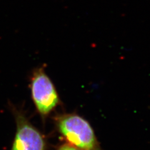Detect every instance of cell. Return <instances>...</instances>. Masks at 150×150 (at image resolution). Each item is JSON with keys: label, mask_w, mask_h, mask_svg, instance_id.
Listing matches in <instances>:
<instances>
[{"label": "cell", "mask_w": 150, "mask_h": 150, "mask_svg": "<svg viewBox=\"0 0 150 150\" xmlns=\"http://www.w3.org/2000/svg\"><path fill=\"white\" fill-rule=\"evenodd\" d=\"M30 88L33 101L41 115H48L59 104L57 90L44 67L38 68L33 71Z\"/></svg>", "instance_id": "7a4b0ae2"}, {"label": "cell", "mask_w": 150, "mask_h": 150, "mask_svg": "<svg viewBox=\"0 0 150 150\" xmlns=\"http://www.w3.org/2000/svg\"><path fill=\"white\" fill-rule=\"evenodd\" d=\"M58 150H79V149L69 144V145H63V146H61Z\"/></svg>", "instance_id": "277c9868"}, {"label": "cell", "mask_w": 150, "mask_h": 150, "mask_svg": "<svg viewBox=\"0 0 150 150\" xmlns=\"http://www.w3.org/2000/svg\"><path fill=\"white\" fill-rule=\"evenodd\" d=\"M15 112L17 130L11 150H45V142L41 133L24 115L17 110Z\"/></svg>", "instance_id": "3957f363"}, {"label": "cell", "mask_w": 150, "mask_h": 150, "mask_svg": "<svg viewBox=\"0 0 150 150\" xmlns=\"http://www.w3.org/2000/svg\"><path fill=\"white\" fill-rule=\"evenodd\" d=\"M59 132L70 145L79 150H101L88 122L76 114H66L58 120Z\"/></svg>", "instance_id": "6da1fadb"}]
</instances>
